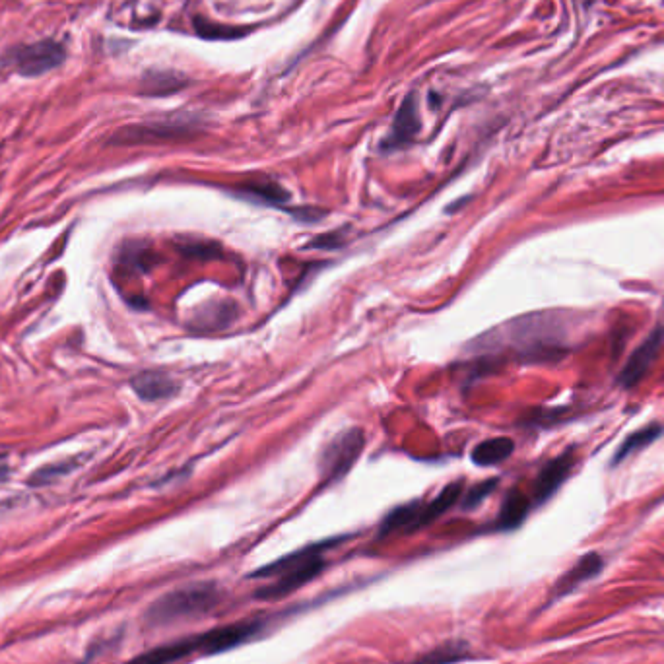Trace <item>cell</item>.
<instances>
[{
  "label": "cell",
  "instance_id": "cell-1",
  "mask_svg": "<svg viewBox=\"0 0 664 664\" xmlns=\"http://www.w3.org/2000/svg\"><path fill=\"white\" fill-rule=\"evenodd\" d=\"M222 600V591L216 583H195L175 589L158 598L146 612V622L154 628L189 622L212 612Z\"/></svg>",
  "mask_w": 664,
  "mask_h": 664
},
{
  "label": "cell",
  "instance_id": "cell-2",
  "mask_svg": "<svg viewBox=\"0 0 664 664\" xmlns=\"http://www.w3.org/2000/svg\"><path fill=\"white\" fill-rule=\"evenodd\" d=\"M331 546L327 544H315L299 550L296 554H290L286 558L276 560L274 564H268L255 571L253 577H276L272 585L265 587L259 597L261 598H280L286 595H292L298 591L301 585L313 581L321 571L325 569V558L323 550Z\"/></svg>",
  "mask_w": 664,
  "mask_h": 664
},
{
  "label": "cell",
  "instance_id": "cell-3",
  "mask_svg": "<svg viewBox=\"0 0 664 664\" xmlns=\"http://www.w3.org/2000/svg\"><path fill=\"white\" fill-rule=\"evenodd\" d=\"M366 447V433L352 428L338 433L321 455V472L327 482H338L358 463Z\"/></svg>",
  "mask_w": 664,
  "mask_h": 664
},
{
  "label": "cell",
  "instance_id": "cell-4",
  "mask_svg": "<svg viewBox=\"0 0 664 664\" xmlns=\"http://www.w3.org/2000/svg\"><path fill=\"white\" fill-rule=\"evenodd\" d=\"M65 57H67V51H65L63 43H59L55 39H45V41L22 45V47L10 51L6 63L20 76L35 78V76H41V74L63 65Z\"/></svg>",
  "mask_w": 664,
  "mask_h": 664
},
{
  "label": "cell",
  "instance_id": "cell-5",
  "mask_svg": "<svg viewBox=\"0 0 664 664\" xmlns=\"http://www.w3.org/2000/svg\"><path fill=\"white\" fill-rule=\"evenodd\" d=\"M197 131L195 121L187 119H167V121H156V123H144L134 125L129 129H123L115 136V142L119 144H144V142H166V140H181L189 138Z\"/></svg>",
  "mask_w": 664,
  "mask_h": 664
},
{
  "label": "cell",
  "instance_id": "cell-6",
  "mask_svg": "<svg viewBox=\"0 0 664 664\" xmlns=\"http://www.w3.org/2000/svg\"><path fill=\"white\" fill-rule=\"evenodd\" d=\"M664 344V327H657L655 331L651 332L631 354L626 362V366L622 367L620 375H618V383L626 389L635 387L655 364V360L661 354V348Z\"/></svg>",
  "mask_w": 664,
  "mask_h": 664
},
{
  "label": "cell",
  "instance_id": "cell-7",
  "mask_svg": "<svg viewBox=\"0 0 664 664\" xmlns=\"http://www.w3.org/2000/svg\"><path fill=\"white\" fill-rule=\"evenodd\" d=\"M261 631V622H239V624H228V626H220L214 630L206 631L197 635L199 639V653L204 655H216V653H224L230 651L233 647L249 641L251 637H255Z\"/></svg>",
  "mask_w": 664,
  "mask_h": 664
},
{
  "label": "cell",
  "instance_id": "cell-8",
  "mask_svg": "<svg viewBox=\"0 0 664 664\" xmlns=\"http://www.w3.org/2000/svg\"><path fill=\"white\" fill-rule=\"evenodd\" d=\"M422 129L420 123V109H418V96L416 94H408L402 105L395 115L391 133L385 136L381 148L383 150H400L404 146H408L410 142H414V138L418 136Z\"/></svg>",
  "mask_w": 664,
  "mask_h": 664
},
{
  "label": "cell",
  "instance_id": "cell-9",
  "mask_svg": "<svg viewBox=\"0 0 664 664\" xmlns=\"http://www.w3.org/2000/svg\"><path fill=\"white\" fill-rule=\"evenodd\" d=\"M573 466V457L571 453H565L562 457L550 461L548 465L544 466L534 482V501L536 503H544L552 498L560 486L564 484L571 472Z\"/></svg>",
  "mask_w": 664,
  "mask_h": 664
},
{
  "label": "cell",
  "instance_id": "cell-10",
  "mask_svg": "<svg viewBox=\"0 0 664 664\" xmlns=\"http://www.w3.org/2000/svg\"><path fill=\"white\" fill-rule=\"evenodd\" d=\"M131 387L138 399L146 402L169 399L179 391V385L162 371H142L131 379Z\"/></svg>",
  "mask_w": 664,
  "mask_h": 664
},
{
  "label": "cell",
  "instance_id": "cell-11",
  "mask_svg": "<svg viewBox=\"0 0 664 664\" xmlns=\"http://www.w3.org/2000/svg\"><path fill=\"white\" fill-rule=\"evenodd\" d=\"M195 653H199L197 635L160 645L152 651H146V653L134 657L133 661H129L127 664H173L179 663V661H183V659H187Z\"/></svg>",
  "mask_w": 664,
  "mask_h": 664
},
{
  "label": "cell",
  "instance_id": "cell-12",
  "mask_svg": "<svg viewBox=\"0 0 664 664\" xmlns=\"http://www.w3.org/2000/svg\"><path fill=\"white\" fill-rule=\"evenodd\" d=\"M233 191L239 199L268 204V206H278V208L284 206L290 200V193L272 179L245 181V183L237 185Z\"/></svg>",
  "mask_w": 664,
  "mask_h": 664
},
{
  "label": "cell",
  "instance_id": "cell-13",
  "mask_svg": "<svg viewBox=\"0 0 664 664\" xmlns=\"http://www.w3.org/2000/svg\"><path fill=\"white\" fill-rule=\"evenodd\" d=\"M531 509V499L527 498L521 490H511L501 505L499 511L498 527L503 531L517 529L529 515Z\"/></svg>",
  "mask_w": 664,
  "mask_h": 664
},
{
  "label": "cell",
  "instance_id": "cell-14",
  "mask_svg": "<svg viewBox=\"0 0 664 664\" xmlns=\"http://www.w3.org/2000/svg\"><path fill=\"white\" fill-rule=\"evenodd\" d=\"M515 451V443L509 437H494L478 443L472 449V463L478 466H494L507 461Z\"/></svg>",
  "mask_w": 664,
  "mask_h": 664
},
{
  "label": "cell",
  "instance_id": "cell-15",
  "mask_svg": "<svg viewBox=\"0 0 664 664\" xmlns=\"http://www.w3.org/2000/svg\"><path fill=\"white\" fill-rule=\"evenodd\" d=\"M420 515H422L420 503L414 501L408 505H400L385 517L379 532H381V536H387L393 532L416 531V529H420Z\"/></svg>",
  "mask_w": 664,
  "mask_h": 664
},
{
  "label": "cell",
  "instance_id": "cell-16",
  "mask_svg": "<svg viewBox=\"0 0 664 664\" xmlns=\"http://www.w3.org/2000/svg\"><path fill=\"white\" fill-rule=\"evenodd\" d=\"M663 433L664 428L663 426H659V424H649V426H645V428H641V430H637V432L630 433V435L624 439V443L618 447V451L614 453L612 465H620V463H624V461H626L630 455H633V453H639V451H643L645 447H649L651 443H655Z\"/></svg>",
  "mask_w": 664,
  "mask_h": 664
},
{
  "label": "cell",
  "instance_id": "cell-17",
  "mask_svg": "<svg viewBox=\"0 0 664 664\" xmlns=\"http://www.w3.org/2000/svg\"><path fill=\"white\" fill-rule=\"evenodd\" d=\"M600 567H602V560H600L598 554H587V556H583V558L575 564V567H571V569L565 573L564 577H562V581L556 585L558 595L569 593V591H573L579 583H583V581L595 577L598 571H600Z\"/></svg>",
  "mask_w": 664,
  "mask_h": 664
},
{
  "label": "cell",
  "instance_id": "cell-18",
  "mask_svg": "<svg viewBox=\"0 0 664 664\" xmlns=\"http://www.w3.org/2000/svg\"><path fill=\"white\" fill-rule=\"evenodd\" d=\"M463 494V484L461 482H455V484H449L437 498L432 499L428 505H422V515H420V527H426L430 525L432 521H435L439 515H443L447 509H451L457 499L461 498Z\"/></svg>",
  "mask_w": 664,
  "mask_h": 664
},
{
  "label": "cell",
  "instance_id": "cell-19",
  "mask_svg": "<svg viewBox=\"0 0 664 664\" xmlns=\"http://www.w3.org/2000/svg\"><path fill=\"white\" fill-rule=\"evenodd\" d=\"M461 659H465V647L453 643V645H445V647L433 651L428 659H422L418 664H445L461 661Z\"/></svg>",
  "mask_w": 664,
  "mask_h": 664
},
{
  "label": "cell",
  "instance_id": "cell-20",
  "mask_svg": "<svg viewBox=\"0 0 664 664\" xmlns=\"http://www.w3.org/2000/svg\"><path fill=\"white\" fill-rule=\"evenodd\" d=\"M74 466H78L76 461H65V463H57V465L45 466L41 470L35 472L34 478H32V484L34 486H41V484H47L59 476H65L68 474Z\"/></svg>",
  "mask_w": 664,
  "mask_h": 664
},
{
  "label": "cell",
  "instance_id": "cell-21",
  "mask_svg": "<svg viewBox=\"0 0 664 664\" xmlns=\"http://www.w3.org/2000/svg\"><path fill=\"white\" fill-rule=\"evenodd\" d=\"M498 486V480H488V482H482L478 484L476 488L470 490V494L465 498V507H476L478 503H482V499L488 498Z\"/></svg>",
  "mask_w": 664,
  "mask_h": 664
},
{
  "label": "cell",
  "instance_id": "cell-22",
  "mask_svg": "<svg viewBox=\"0 0 664 664\" xmlns=\"http://www.w3.org/2000/svg\"><path fill=\"white\" fill-rule=\"evenodd\" d=\"M344 243V237L340 233H327V235H319L309 247H319V249H336Z\"/></svg>",
  "mask_w": 664,
  "mask_h": 664
},
{
  "label": "cell",
  "instance_id": "cell-23",
  "mask_svg": "<svg viewBox=\"0 0 664 664\" xmlns=\"http://www.w3.org/2000/svg\"><path fill=\"white\" fill-rule=\"evenodd\" d=\"M6 476H8V465H6V459L0 457V482L6 480Z\"/></svg>",
  "mask_w": 664,
  "mask_h": 664
}]
</instances>
